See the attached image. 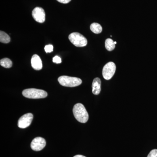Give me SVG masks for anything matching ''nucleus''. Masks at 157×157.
Masks as SVG:
<instances>
[{
    "label": "nucleus",
    "mask_w": 157,
    "mask_h": 157,
    "mask_svg": "<svg viewBox=\"0 0 157 157\" xmlns=\"http://www.w3.org/2000/svg\"><path fill=\"white\" fill-rule=\"evenodd\" d=\"M31 65L34 70H41L42 68V64L40 57L36 54L34 55L31 59Z\"/></svg>",
    "instance_id": "1a4fd4ad"
},
{
    "label": "nucleus",
    "mask_w": 157,
    "mask_h": 157,
    "mask_svg": "<svg viewBox=\"0 0 157 157\" xmlns=\"http://www.w3.org/2000/svg\"><path fill=\"white\" fill-rule=\"evenodd\" d=\"M58 80L61 85L66 87H76L80 85L82 82L80 78L67 76H60Z\"/></svg>",
    "instance_id": "f03ea898"
},
{
    "label": "nucleus",
    "mask_w": 157,
    "mask_h": 157,
    "mask_svg": "<svg viewBox=\"0 0 157 157\" xmlns=\"http://www.w3.org/2000/svg\"><path fill=\"white\" fill-rule=\"evenodd\" d=\"M33 118L32 113H28L24 114L18 120L17 125L20 128H25L31 124Z\"/></svg>",
    "instance_id": "423d86ee"
},
{
    "label": "nucleus",
    "mask_w": 157,
    "mask_h": 157,
    "mask_svg": "<svg viewBox=\"0 0 157 157\" xmlns=\"http://www.w3.org/2000/svg\"><path fill=\"white\" fill-rule=\"evenodd\" d=\"M52 61H53V63H55L59 64L61 63L62 60L60 57L58 56H56L54 57L53 58Z\"/></svg>",
    "instance_id": "f3484780"
},
{
    "label": "nucleus",
    "mask_w": 157,
    "mask_h": 157,
    "mask_svg": "<svg viewBox=\"0 0 157 157\" xmlns=\"http://www.w3.org/2000/svg\"><path fill=\"white\" fill-rule=\"evenodd\" d=\"M101 91V80L100 78H96L93 80L92 93L94 95H98Z\"/></svg>",
    "instance_id": "9d476101"
},
{
    "label": "nucleus",
    "mask_w": 157,
    "mask_h": 157,
    "mask_svg": "<svg viewBox=\"0 0 157 157\" xmlns=\"http://www.w3.org/2000/svg\"><path fill=\"white\" fill-rule=\"evenodd\" d=\"M105 47L108 51H111L114 49L115 44L114 42L111 39H107L105 41Z\"/></svg>",
    "instance_id": "f8f14e48"
},
{
    "label": "nucleus",
    "mask_w": 157,
    "mask_h": 157,
    "mask_svg": "<svg viewBox=\"0 0 157 157\" xmlns=\"http://www.w3.org/2000/svg\"><path fill=\"white\" fill-rule=\"evenodd\" d=\"M90 30L92 32L95 34L101 33L102 31V27L101 25L97 23H93L91 25L90 27Z\"/></svg>",
    "instance_id": "9b49d317"
},
{
    "label": "nucleus",
    "mask_w": 157,
    "mask_h": 157,
    "mask_svg": "<svg viewBox=\"0 0 157 157\" xmlns=\"http://www.w3.org/2000/svg\"><path fill=\"white\" fill-rule=\"evenodd\" d=\"M59 2L63 3V4H67L70 2L71 0H56Z\"/></svg>",
    "instance_id": "a211bd4d"
},
{
    "label": "nucleus",
    "mask_w": 157,
    "mask_h": 157,
    "mask_svg": "<svg viewBox=\"0 0 157 157\" xmlns=\"http://www.w3.org/2000/svg\"><path fill=\"white\" fill-rule=\"evenodd\" d=\"M147 157H157V149H153L149 153Z\"/></svg>",
    "instance_id": "dca6fc26"
},
{
    "label": "nucleus",
    "mask_w": 157,
    "mask_h": 157,
    "mask_svg": "<svg viewBox=\"0 0 157 157\" xmlns=\"http://www.w3.org/2000/svg\"><path fill=\"white\" fill-rule=\"evenodd\" d=\"M32 15L37 22L42 23L45 22V14L44 9L41 7H36L32 12Z\"/></svg>",
    "instance_id": "6e6552de"
},
{
    "label": "nucleus",
    "mask_w": 157,
    "mask_h": 157,
    "mask_svg": "<svg viewBox=\"0 0 157 157\" xmlns=\"http://www.w3.org/2000/svg\"><path fill=\"white\" fill-rule=\"evenodd\" d=\"M45 50L46 53H50L52 52L53 50V46L52 45H45Z\"/></svg>",
    "instance_id": "2eb2a0df"
},
{
    "label": "nucleus",
    "mask_w": 157,
    "mask_h": 157,
    "mask_svg": "<svg viewBox=\"0 0 157 157\" xmlns=\"http://www.w3.org/2000/svg\"><path fill=\"white\" fill-rule=\"evenodd\" d=\"M10 37L5 32H0V42L3 43H8L10 42Z\"/></svg>",
    "instance_id": "4468645a"
},
{
    "label": "nucleus",
    "mask_w": 157,
    "mask_h": 157,
    "mask_svg": "<svg viewBox=\"0 0 157 157\" xmlns=\"http://www.w3.org/2000/svg\"><path fill=\"white\" fill-rule=\"evenodd\" d=\"M69 39L71 43L76 47H84L87 44L86 38L78 33H73L69 36Z\"/></svg>",
    "instance_id": "20e7f679"
},
{
    "label": "nucleus",
    "mask_w": 157,
    "mask_h": 157,
    "mask_svg": "<svg viewBox=\"0 0 157 157\" xmlns=\"http://www.w3.org/2000/svg\"><path fill=\"white\" fill-rule=\"evenodd\" d=\"M116 67L115 63L113 62H110L106 64L104 66L103 69V77L106 80H109L112 78L115 73Z\"/></svg>",
    "instance_id": "39448f33"
},
{
    "label": "nucleus",
    "mask_w": 157,
    "mask_h": 157,
    "mask_svg": "<svg viewBox=\"0 0 157 157\" xmlns=\"http://www.w3.org/2000/svg\"><path fill=\"white\" fill-rule=\"evenodd\" d=\"M24 97L29 99H41L46 98L48 94L45 91L37 89L30 88L24 90L22 92Z\"/></svg>",
    "instance_id": "7ed1b4c3"
},
{
    "label": "nucleus",
    "mask_w": 157,
    "mask_h": 157,
    "mask_svg": "<svg viewBox=\"0 0 157 157\" xmlns=\"http://www.w3.org/2000/svg\"><path fill=\"white\" fill-rule=\"evenodd\" d=\"M73 157H86L82 155H76L74 156Z\"/></svg>",
    "instance_id": "6ab92c4d"
},
{
    "label": "nucleus",
    "mask_w": 157,
    "mask_h": 157,
    "mask_svg": "<svg viewBox=\"0 0 157 157\" xmlns=\"http://www.w3.org/2000/svg\"><path fill=\"white\" fill-rule=\"evenodd\" d=\"M114 44H117V42H114Z\"/></svg>",
    "instance_id": "aec40b11"
},
{
    "label": "nucleus",
    "mask_w": 157,
    "mask_h": 157,
    "mask_svg": "<svg viewBox=\"0 0 157 157\" xmlns=\"http://www.w3.org/2000/svg\"><path fill=\"white\" fill-rule=\"evenodd\" d=\"M46 145L45 139L41 137H36L34 138L31 144V147L35 151H40L45 147Z\"/></svg>",
    "instance_id": "0eeeda50"
},
{
    "label": "nucleus",
    "mask_w": 157,
    "mask_h": 157,
    "mask_svg": "<svg viewBox=\"0 0 157 157\" xmlns=\"http://www.w3.org/2000/svg\"><path fill=\"white\" fill-rule=\"evenodd\" d=\"M74 117L79 122L85 123L89 119V114L83 104L78 103L73 108Z\"/></svg>",
    "instance_id": "f257e3e1"
},
{
    "label": "nucleus",
    "mask_w": 157,
    "mask_h": 157,
    "mask_svg": "<svg viewBox=\"0 0 157 157\" xmlns=\"http://www.w3.org/2000/svg\"><path fill=\"white\" fill-rule=\"evenodd\" d=\"M0 64L2 67L6 68H10L12 66V62L9 58H4L0 60Z\"/></svg>",
    "instance_id": "ddd939ff"
}]
</instances>
